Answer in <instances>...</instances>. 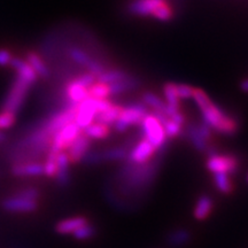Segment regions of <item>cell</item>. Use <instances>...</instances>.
Returning <instances> with one entry per match:
<instances>
[{
	"instance_id": "cell-14",
	"label": "cell",
	"mask_w": 248,
	"mask_h": 248,
	"mask_svg": "<svg viewBox=\"0 0 248 248\" xmlns=\"http://www.w3.org/2000/svg\"><path fill=\"white\" fill-rule=\"evenodd\" d=\"M13 69L16 71L17 77L22 78L23 80H26L28 84L32 85L35 84L38 79V76L35 73V70L30 67V64L28 63L26 60L20 58H13L11 61V64H9Z\"/></svg>"
},
{
	"instance_id": "cell-24",
	"label": "cell",
	"mask_w": 248,
	"mask_h": 248,
	"mask_svg": "<svg viewBox=\"0 0 248 248\" xmlns=\"http://www.w3.org/2000/svg\"><path fill=\"white\" fill-rule=\"evenodd\" d=\"M130 75L123 69H117V68H111V69H106L101 75L97 77L98 82L105 83V84H111V83L119 82Z\"/></svg>"
},
{
	"instance_id": "cell-35",
	"label": "cell",
	"mask_w": 248,
	"mask_h": 248,
	"mask_svg": "<svg viewBox=\"0 0 248 248\" xmlns=\"http://www.w3.org/2000/svg\"><path fill=\"white\" fill-rule=\"evenodd\" d=\"M15 195H18V197L27 198V199L30 200H38L39 198V191L38 188L33 187V186H26V187L20 188L14 193Z\"/></svg>"
},
{
	"instance_id": "cell-32",
	"label": "cell",
	"mask_w": 248,
	"mask_h": 248,
	"mask_svg": "<svg viewBox=\"0 0 248 248\" xmlns=\"http://www.w3.org/2000/svg\"><path fill=\"white\" fill-rule=\"evenodd\" d=\"M151 16H153L156 20L162 21V22H167V21H170L173 16V12L170 6L164 2V4L160 5L155 11L152 13Z\"/></svg>"
},
{
	"instance_id": "cell-29",
	"label": "cell",
	"mask_w": 248,
	"mask_h": 248,
	"mask_svg": "<svg viewBox=\"0 0 248 248\" xmlns=\"http://www.w3.org/2000/svg\"><path fill=\"white\" fill-rule=\"evenodd\" d=\"M191 240V233L187 230H176L168 235V241L172 246H183Z\"/></svg>"
},
{
	"instance_id": "cell-34",
	"label": "cell",
	"mask_w": 248,
	"mask_h": 248,
	"mask_svg": "<svg viewBox=\"0 0 248 248\" xmlns=\"http://www.w3.org/2000/svg\"><path fill=\"white\" fill-rule=\"evenodd\" d=\"M16 122V114L11 111H0V130H6L12 128Z\"/></svg>"
},
{
	"instance_id": "cell-22",
	"label": "cell",
	"mask_w": 248,
	"mask_h": 248,
	"mask_svg": "<svg viewBox=\"0 0 248 248\" xmlns=\"http://www.w3.org/2000/svg\"><path fill=\"white\" fill-rule=\"evenodd\" d=\"M122 108L123 107L120 106V105L113 104L109 108H107L106 110L97 114L94 117V121L97 123H101V124H105V125L109 126L111 124L115 123V121L119 119Z\"/></svg>"
},
{
	"instance_id": "cell-8",
	"label": "cell",
	"mask_w": 248,
	"mask_h": 248,
	"mask_svg": "<svg viewBox=\"0 0 248 248\" xmlns=\"http://www.w3.org/2000/svg\"><path fill=\"white\" fill-rule=\"evenodd\" d=\"M67 54L74 62H76L79 66L86 68V69L89 70V73H91L92 75H94L95 77L101 75V74L106 70V68L104 67V64H102L101 62L91 58L85 51H83V49L79 47H76V46H70V47H68Z\"/></svg>"
},
{
	"instance_id": "cell-11",
	"label": "cell",
	"mask_w": 248,
	"mask_h": 248,
	"mask_svg": "<svg viewBox=\"0 0 248 248\" xmlns=\"http://www.w3.org/2000/svg\"><path fill=\"white\" fill-rule=\"evenodd\" d=\"M11 171L15 177H39L44 175V166L40 161H23V162H15Z\"/></svg>"
},
{
	"instance_id": "cell-37",
	"label": "cell",
	"mask_w": 248,
	"mask_h": 248,
	"mask_svg": "<svg viewBox=\"0 0 248 248\" xmlns=\"http://www.w3.org/2000/svg\"><path fill=\"white\" fill-rule=\"evenodd\" d=\"M74 79H75L78 84L84 86V88H86V89H89L90 86H91L93 83L97 80V77H95L94 75H92L91 73H89L88 71V73H85V74H80L79 76L75 77Z\"/></svg>"
},
{
	"instance_id": "cell-18",
	"label": "cell",
	"mask_w": 248,
	"mask_h": 248,
	"mask_svg": "<svg viewBox=\"0 0 248 248\" xmlns=\"http://www.w3.org/2000/svg\"><path fill=\"white\" fill-rule=\"evenodd\" d=\"M214 209V201L212 197L203 194L198 199L193 209V216L197 221H204L208 218Z\"/></svg>"
},
{
	"instance_id": "cell-36",
	"label": "cell",
	"mask_w": 248,
	"mask_h": 248,
	"mask_svg": "<svg viewBox=\"0 0 248 248\" xmlns=\"http://www.w3.org/2000/svg\"><path fill=\"white\" fill-rule=\"evenodd\" d=\"M176 91H177V95L181 99H192L193 98V92H194V88L187 85V84H176Z\"/></svg>"
},
{
	"instance_id": "cell-26",
	"label": "cell",
	"mask_w": 248,
	"mask_h": 248,
	"mask_svg": "<svg viewBox=\"0 0 248 248\" xmlns=\"http://www.w3.org/2000/svg\"><path fill=\"white\" fill-rule=\"evenodd\" d=\"M141 102L146 107H150L152 111H164L166 110V102L160 97L152 92H145L141 97Z\"/></svg>"
},
{
	"instance_id": "cell-30",
	"label": "cell",
	"mask_w": 248,
	"mask_h": 248,
	"mask_svg": "<svg viewBox=\"0 0 248 248\" xmlns=\"http://www.w3.org/2000/svg\"><path fill=\"white\" fill-rule=\"evenodd\" d=\"M57 156L58 154L52 153V152L46 153V160L43 163V166H44V175L46 177H55V173H57Z\"/></svg>"
},
{
	"instance_id": "cell-12",
	"label": "cell",
	"mask_w": 248,
	"mask_h": 248,
	"mask_svg": "<svg viewBox=\"0 0 248 248\" xmlns=\"http://www.w3.org/2000/svg\"><path fill=\"white\" fill-rule=\"evenodd\" d=\"M90 150H91V139L86 137L84 133H80L66 151L70 164L82 162L83 157Z\"/></svg>"
},
{
	"instance_id": "cell-2",
	"label": "cell",
	"mask_w": 248,
	"mask_h": 248,
	"mask_svg": "<svg viewBox=\"0 0 248 248\" xmlns=\"http://www.w3.org/2000/svg\"><path fill=\"white\" fill-rule=\"evenodd\" d=\"M141 131L144 139H146L155 147L156 152L164 151L167 147V136L164 133L163 125L157 121L152 113H148L141 121Z\"/></svg>"
},
{
	"instance_id": "cell-21",
	"label": "cell",
	"mask_w": 248,
	"mask_h": 248,
	"mask_svg": "<svg viewBox=\"0 0 248 248\" xmlns=\"http://www.w3.org/2000/svg\"><path fill=\"white\" fill-rule=\"evenodd\" d=\"M139 85V80L136 77H126L122 80H119V82L111 83V84H108L109 86V94L110 95H119L121 93L129 92L131 90L136 89Z\"/></svg>"
},
{
	"instance_id": "cell-16",
	"label": "cell",
	"mask_w": 248,
	"mask_h": 248,
	"mask_svg": "<svg viewBox=\"0 0 248 248\" xmlns=\"http://www.w3.org/2000/svg\"><path fill=\"white\" fill-rule=\"evenodd\" d=\"M88 218L84 216H75L70 218L62 219L55 225V231L59 234H73L76 230H78L80 226L88 223Z\"/></svg>"
},
{
	"instance_id": "cell-5",
	"label": "cell",
	"mask_w": 248,
	"mask_h": 248,
	"mask_svg": "<svg viewBox=\"0 0 248 248\" xmlns=\"http://www.w3.org/2000/svg\"><path fill=\"white\" fill-rule=\"evenodd\" d=\"M207 169L212 173L225 172L232 176L239 169V159L231 154H218L217 152L209 154L206 162Z\"/></svg>"
},
{
	"instance_id": "cell-33",
	"label": "cell",
	"mask_w": 248,
	"mask_h": 248,
	"mask_svg": "<svg viewBox=\"0 0 248 248\" xmlns=\"http://www.w3.org/2000/svg\"><path fill=\"white\" fill-rule=\"evenodd\" d=\"M162 125L167 138H176L182 133V126L178 125L177 123H175L171 120L168 119Z\"/></svg>"
},
{
	"instance_id": "cell-13",
	"label": "cell",
	"mask_w": 248,
	"mask_h": 248,
	"mask_svg": "<svg viewBox=\"0 0 248 248\" xmlns=\"http://www.w3.org/2000/svg\"><path fill=\"white\" fill-rule=\"evenodd\" d=\"M164 2L166 0H133L128 6V12L136 16H147Z\"/></svg>"
},
{
	"instance_id": "cell-19",
	"label": "cell",
	"mask_w": 248,
	"mask_h": 248,
	"mask_svg": "<svg viewBox=\"0 0 248 248\" xmlns=\"http://www.w3.org/2000/svg\"><path fill=\"white\" fill-rule=\"evenodd\" d=\"M186 135H187V138L190 139V141L192 142L195 150L199 152H204L208 150L209 142L201 136L197 123L188 124L187 129H186Z\"/></svg>"
},
{
	"instance_id": "cell-9",
	"label": "cell",
	"mask_w": 248,
	"mask_h": 248,
	"mask_svg": "<svg viewBox=\"0 0 248 248\" xmlns=\"http://www.w3.org/2000/svg\"><path fill=\"white\" fill-rule=\"evenodd\" d=\"M1 207L6 212L9 213L28 214L35 212L38 208V201L30 200L27 199V198H22L13 194L2 200Z\"/></svg>"
},
{
	"instance_id": "cell-17",
	"label": "cell",
	"mask_w": 248,
	"mask_h": 248,
	"mask_svg": "<svg viewBox=\"0 0 248 248\" xmlns=\"http://www.w3.org/2000/svg\"><path fill=\"white\" fill-rule=\"evenodd\" d=\"M66 94L69 100V105H75V106L89 97L88 89L78 84L75 79H71L67 84Z\"/></svg>"
},
{
	"instance_id": "cell-20",
	"label": "cell",
	"mask_w": 248,
	"mask_h": 248,
	"mask_svg": "<svg viewBox=\"0 0 248 248\" xmlns=\"http://www.w3.org/2000/svg\"><path fill=\"white\" fill-rule=\"evenodd\" d=\"M26 61L30 64V67L35 70L37 76L42 77V78H46L49 75V71L47 66L45 64L44 60L40 58V55L37 52L30 51L28 52L26 55Z\"/></svg>"
},
{
	"instance_id": "cell-27",
	"label": "cell",
	"mask_w": 248,
	"mask_h": 248,
	"mask_svg": "<svg viewBox=\"0 0 248 248\" xmlns=\"http://www.w3.org/2000/svg\"><path fill=\"white\" fill-rule=\"evenodd\" d=\"M89 97L94 98V99H108L109 97V86L105 83L98 82L95 80L93 84L88 89Z\"/></svg>"
},
{
	"instance_id": "cell-38",
	"label": "cell",
	"mask_w": 248,
	"mask_h": 248,
	"mask_svg": "<svg viewBox=\"0 0 248 248\" xmlns=\"http://www.w3.org/2000/svg\"><path fill=\"white\" fill-rule=\"evenodd\" d=\"M14 55L6 48H0V66H9Z\"/></svg>"
},
{
	"instance_id": "cell-25",
	"label": "cell",
	"mask_w": 248,
	"mask_h": 248,
	"mask_svg": "<svg viewBox=\"0 0 248 248\" xmlns=\"http://www.w3.org/2000/svg\"><path fill=\"white\" fill-rule=\"evenodd\" d=\"M214 175V183L216 188L223 194H230L233 191V183H232L231 176L225 172H217Z\"/></svg>"
},
{
	"instance_id": "cell-15",
	"label": "cell",
	"mask_w": 248,
	"mask_h": 248,
	"mask_svg": "<svg viewBox=\"0 0 248 248\" xmlns=\"http://www.w3.org/2000/svg\"><path fill=\"white\" fill-rule=\"evenodd\" d=\"M55 181L58 185L67 186L71 181L70 175V162L68 159L66 152H61L57 156V173H55Z\"/></svg>"
},
{
	"instance_id": "cell-28",
	"label": "cell",
	"mask_w": 248,
	"mask_h": 248,
	"mask_svg": "<svg viewBox=\"0 0 248 248\" xmlns=\"http://www.w3.org/2000/svg\"><path fill=\"white\" fill-rule=\"evenodd\" d=\"M163 93L166 97V105L170 107L179 108V98L176 91V84L173 83H167L163 86Z\"/></svg>"
},
{
	"instance_id": "cell-31",
	"label": "cell",
	"mask_w": 248,
	"mask_h": 248,
	"mask_svg": "<svg viewBox=\"0 0 248 248\" xmlns=\"http://www.w3.org/2000/svg\"><path fill=\"white\" fill-rule=\"evenodd\" d=\"M95 233H97V229H95V226L90 224L88 222L86 224L80 226L78 230L74 232L73 235L76 240H89L94 237Z\"/></svg>"
},
{
	"instance_id": "cell-40",
	"label": "cell",
	"mask_w": 248,
	"mask_h": 248,
	"mask_svg": "<svg viewBox=\"0 0 248 248\" xmlns=\"http://www.w3.org/2000/svg\"><path fill=\"white\" fill-rule=\"evenodd\" d=\"M0 137H1V135H0Z\"/></svg>"
},
{
	"instance_id": "cell-7",
	"label": "cell",
	"mask_w": 248,
	"mask_h": 248,
	"mask_svg": "<svg viewBox=\"0 0 248 248\" xmlns=\"http://www.w3.org/2000/svg\"><path fill=\"white\" fill-rule=\"evenodd\" d=\"M99 101L100 99L88 97L85 100L77 105L75 123L82 131L94 121L95 115L99 113Z\"/></svg>"
},
{
	"instance_id": "cell-4",
	"label": "cell",
	"mask_w": 248,
	"mask_h": 248,
	"mask_svg": "<svg viewBox=\"0 0 248 248\" xmlns=\"http://www.w3.org/2000/svg\"><path fill=\"white\" fill-rule=\"evenodd\" d=\"M80 133H82V130L75 123V121L66 124L59 131L55 132V135L51 140V144H49L47 152H52L54 154L66 152L68 147L73 144V141L78 137Z\"/></svg>"
},
{
	"instance_id": "cell-10",
	"label": "cell",
	"mask_w": 248,
	"mask_h": 248,
	"mask_svg": "<svg viewBox=\"0 0 248 248\" xmlns=\"http://www.w3.org/2000/svg\"><path fill=\"white\" fill-rule=\"evenodd\" d=\"M156 150L150 141L142 138L135 145V147L129 152L126 160L133 164L148 163L154 157Z\"/></svg>"
},
{
	"instance_id": "cell-6",
	"label": "cell",
	"mask_w": 248,
	"mask_h": 248,
	"mask_svg": "<svg viewBox=\"0 0 248 248\" xmlns=\"http://www.w3.org/2000/svg\"><path fill=\"white\" fill-rule=\"evenodd\" d=\"M29 89L30 84H28L26 80L17 77L11 86L7 98H6L5 100L4 107H2V110L11 111V113L16 114L17 111L20 110L21 106L23 105L24 100H26Z\"/></svg>"
},
{
	"instance_id": "cell-23",
	"label": "cell",
	"mask_w": 248,
	"mask_h": 248,
	"mask_svg": "<svg viewBox=\"0 0 248 248\" xmlns=\"http://www.w3.org/2000/svg\"><path fill=\"white\" fill-rule=\"evenodd\" d=\"M83 133L88 137L89 139H106L109 137L110 135V129L108 125H105V124L101 123H91L89 126L83 130Z\"/></svg>"
},
{
	"instance_id": "cell-3",
	"label": "cell",
	"mask_w": 248,
	"mask_h": 248,
	"mask_svg": "<svg viewBox=\"0 0 248 248\" xmlns=\"http://www.w3.org/2000/svg\"><path fill=\"white\" fill-rule=\"evenodd\" d=\"M148 114V108L142 102H135L122 108L119 119L114 123L117 132H124L131 125H138Z\"/></svg>"
},
{
	"instance_id": "cell-41",
	"label": "cell",
	"mask_w": 248,
	"mask_h": 248,
	"mask_svg": "<svg viewBox=\"0 0 248 248\" xmlns=\"http://www.w3.org/2000/svg\"><path fill=\"white\" fill-rule=\"evenodd\" d=\"M247 181H248V177H247Z\"/></svg>"
},
{
	"instance_id": "cell-1",
	"label": "cell",
	"mask_w": 248,
	"mask_h": 248,
	"mask_svg": "<svg viewBox=\"0 0 248 248\" xmlns=\"http://www.w3.org/2000/svg\"><path fill=\"white\" fill-rule=\"evenodd\" d=\"M192 99H194L195 104L199 107L202 115V122L206 123L210 129L225 136H232L238 131L237 121L216 106L203 90L194 89Z\"/></svg>"
},
{
	"instance_id": "cell-39",
	"label": "cell",
	"mask_w": 248,
	"mask_h": 248,
	"mask_svg": "<svg viewBox=\"0 0 248 248\" xmlns=\"http://www.w3.org/2000/svg\"><path fill=\"white\" fill-rule=\"evenodd\" d=\"M240 88H241V90H243V91H245V92H248V78H247V79H245V80H243V82H241Z\"/></svg>"
}]
</instances>
